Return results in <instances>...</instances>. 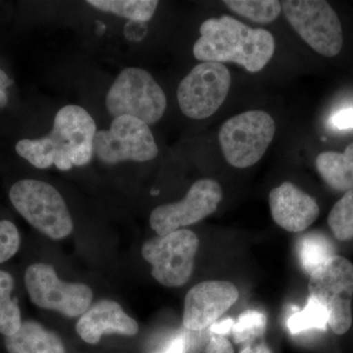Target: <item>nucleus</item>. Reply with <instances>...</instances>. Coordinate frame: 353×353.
Listing matches in <instances>:
<instances>
[{
  "label": "nucleus",
  "instance_id": "nucleus-1",
  "mask_svg": "<svg viewBox=\"0 0 353 353\" xmlns=\"http://www.w3.org/2000/svg\"><path fill=\"white\" fill-rule=\"evenodd\" d=\"M94 118L79 105L64 106L55 115L52 130L43 138L18 141L16 152L39 169L55 165L61 171L85 166L94 157L97 134Z\"/></svg>",
  "mask_w": 353,
  "mask_h": 353
},
{
  "label": "nucleus",
  "instance_id": "nucleus-2",
  "mask_svg": "<svg viewBox=\"0 0 353 353\" xmlns=\"http://www.w3.org/2000/svg\"><path fill=\"white\" fill-rule=\"evenodd\" d=\"M194 55L202 62H233L246 71H261L275 53V39L264 29H253L241 21L222 16L204 21Z\"/></svg>",
  "mask_w": 353,
  "mask_h": 353
},
{
  "label": "nucleus",
  "instance_id": "nucleus-3",
  "mask_svg": "<svg viewBox=\"0 0 353 353\" xmlns=\"http://www.w3.org/2000/svg\"><path fill=\"white\" fill-rule=\"evenodd\" d=\"M9 197L21 216L50 239L61 240L73 231L66 202L50 183L31 179L21 180L14 183Z\"/></svg>",
  "mask_w": 353,
  "mask_h": 353
},
{
  "label": "nucleus",
  "instance_id": "nucleus-4",
  "mask_svg": "<svg viewBox=\"0 0 353 353\" xmlns=\"http://www.w3.org/2000/svg\"><path fill=\"white\" fill-rule=\"evenodd\" d=\"M105 104L114 118L132 116L150 126L163 117L167 99L150 72L129 67L121 72L109 88Z\"/></svg>",
  "mask_w": 353,
  "mask_h": 353
},
{
  "label": "nucleus",
  "instance_id": "nucleus-5",
  "mask_svg": "<svg viewBox=\"0 0 353 353\" xmlns=\"http://www.w3.org/2000/svg\"><path fill=\"white\" fill-rule=\"evenodd\" d=\"M309 296L326 309L328 326L336 334H345L352 325L353 264L334 255L310 274Z\"/></svg>",
  "mask_w": 353,
  "mask_h": 353
},
{
  "label": "nucleus",
  "instance_id": "nucleus-6",
  "mask_svg": "<svg viewBox=\"0 0 353 353\" xmlns=\"http://www.w3.org/2000/svg\"><path fill=\"white\" fill-rule=\"evenodd\" d=\"M275 132V121L264 111H248L230 118L219 132L225 159L236 168L252 166L263 157Z\"/></svg>",
  "mask_w": 353,
  "mask_h": 353
},
{
  "label": "nucleus",
  "instance_id": "nucleus-7",
  "mask_svg": "<svg viewBox=\"0 0 353 353\" xmlns=\"http://www.w3.org/2000/svg\"><path fill=\"white\" fill-rule=\"evenodd\" d=\"M285 18L297 34L316 52L336 57L343 44L340 18L324 0H285L281 2Z\"/></svg>",
  "mask_w": 353,
  "mask_h": 353
},
{
  "label": "nucleus",
  "instance_id": "nucleus-8",
  "mask_svg": "<svg viewBox=\"0 0 353 353\" xmlns=\"http://www.w3.org/2000/svg\"><path fill=\"white\" fill-rule=\"evenodd\" d=\"M199 240L190 230H178L146 241L141 253L152 264V277L165 287L185 285L194 271Z\"/></svg>",
  "mask_w": 353,
  "mask_h": 353
},
{
  "label": "nucleus",
  "instance_id": "nucleus-9",
  "mask_svg": "<svg viewBox=\"0 0 353 353\" xmlns=\"http://www.w3.org/2000/svg\"><path fill=\"white\" fill-rule=\"evenodd\" d=\"M94 150L97 158L106 165L150 161L158 155L150 126L132 116L114 118L108 130L97 132Z\"/></svg>",
  "mask_w": 353,
  "mask_h": 353
},
{
  "label": "nucleus",
  "instance_id": "nucleus-10",
  "mask_svg": "<svg viewBox=\"0 0 353 353\" xmlns=\"http://www.w3.org/2000/svg\"><path fill=\"white\" fill-rule=\"evenodd\" d=\"M231 75L225 65L202 62L183 79L176 97L181 110L194 120L210 117L226 101Z\"/></svg>",
  "mask_w": 353,
  "mask_h": 353
},
{
  "label": "nucleus",
  "instance_id": "nucleus-11",
  "mask_svg": "<svg viewBox=\"0 0 353 353\" xmlns=\"http://www.w3.org/2000/svg\"><path fill=\"white\" fill-rule=\"evenodd\" d=\"M25 284L32 303L67 317L83 315L92 305V292L87 285L65 283L51 265L32 264L25 274Z\"/></svg>",
  "mask_w": 353,
  "mask_h": 353
},
{
  "label": "nucleus",
  "instance_id": "nucleus-12",
  "mask_svg": "<svg viewBox=\"0 0 353 353\" xmlns=\"http://www.w3.org/2000/svg\"><path fill=\"white\" fill-rule=\"evenodd\" d=\"M222 197L219 183L212 179H201L190 187L182 201L155 208L150 214V227L163 236L196 224L215 212Z\"/></svg>",
  "mask_w": 353,
  "mask_h": 353
},
{
  "label": "nucleus",
  "instance_id": "nucleus-13",
  "mask_svg": "<svg viewBox=\"0 0 353 353\" xmlns=\"http://www.w3.org/2000/svg\"><path fill=\"white\" fill-rule=\"evenodd\" d=\"M239 290L228 281H205L194 285L185 299L183 324L192 332L210 328L239 299Z\"/></svg>",
  "mask_w": 353,
  "mask_h": 353
},
{
  "label": "nucleus",
  "instance_id": "nucleus-14",
  "mask_svg": "<svg viewBox=\"0 0 353 353\" xmlns=\"http://www.w3.org/2000/svg\"><path fill=\"white\" fill-rule=\"evenodd\" d=\"M269 205L274 222L290 233H301L317 220L320 208L314 197L290 182L271 190Z\"/></svg>",
  "mask_w": 353,
  "mask_h": 353
},
{
  "label": "nucleus",
  "instance_id": "nucleus-15",
  "mask_svg": "<svg viewBox=\"0 0 353 353\" xmlns=\"http://www.w3.org/2000/svg\"><path fill=\"white\" fill-rule=\"evenodd\" d=\"M76 330L83 341L97 345L104 334L134 336L139 332V324L123 310L119 303L101 301L90 306L81 316Z\"/></svg>",
  "mask_w": 353,
  "mask_h": 353
},
{
  "label": "nucleus",
  "instance_id": "nucleus-16",
  "mask_svg": "<svg viewBox=\"0 0 353 353\" xmlns=\"http://www.w3.org/2000/svg\"><path fill=\"white\" fill-rule=\"evenodd\" d=\"M8 353H66L59 336L34 321L22 322L17 333L6 336Z\"/></svg>",
  "mask_w": 353,
  "mask_h": 353
},
{
  "label": "nucleus",
  "instance_id": "nucleus-17",
  "mask_svg": "<svg viewBox=\"0 0 353 353\" xmlns=\"http://www.w3.org/2000/svg\"><path fill=\"white\" fill-rule=\"evenodd\" d=\"M315 164L318 173L332 189L345 192L353 190V143L343 153H320Z\"/></svg>",
  "mask_w": 353,
  "mask_h": 353
},
{
  "label": "nucleus",
  "instance_id": "nucleus-18",
  "mask_svg": "<svg viewBox=\"0 0 353 353\" xmlns=\"http://www.w3.org/2000/svg\"><path fill=\"white\" fill-rule=\"evenodd\" d=\"M299 263L310 275L320 265L334 256V246L331 240L320 233L304 234L297 241Z\"/></svg>",
  "mask_w": 353,
  "mask_h": 353
},
{
  "label": "nucleus",
  "instance_id": "nucleus-19",
  "mask_svg": "<svg viewBox=\"0 0 353 353\" xmlns=\"http://www.w3.org/2000/svg\"><path fill=\"white\" fill-rule=\"evenodd\" d=\"M87 3L103 12L134 22H148L154 15L158 6L155 0H88Z\"/></svg>",
  "mask_w": 353,
  "mask_h": 353
},
{
  "label": "nucleus",
  "instance_id": "nucleus-20",
  "mask_svg": "<svg viewBox=\"0 0 353 353\" xmlns=\"http://www.w3.org/2000/svg\"><path fill=\"white\" fill-rule=\"evenodd\" d=\"M13 289L12 276L0 271V333L6 336L17 333L22 325L17 299L11 297Z\"/></svg>",
  "mask_w": 353,
  "mask_h": 353
},
{
  "label": "nucleus",
  "instance_id": "nucleus-21",
  "mask_svg": "<svg viewBox=\"0 0 353 353\" xmlns=\"http://www.w3.org/2000/svg\"><path fill=\"white\" fill-rule=\"evenodd\" d=\"M224 3L234 13L259 24L274 22L282 12L278 0H226Z\"/></svg>",
  "mask_w": 353,
  "mask_h": 353
},
{
  "label": "nucleus",
  "instance_id": "nucleus-22",
  "mask_svg": "<svg viewBox=\"0 0 353 353\" xmlns=\"http://www.w3.org/2000/svg\"><path fill=\"white\" fill-rule=\"evenodd\" d=\"M329 315L326 309L309 296L307 303L303 310H296L288 320L290 333L296 334L308 330H326Z\"/></svg>",
  "mask_w": 353,
  "mask_h": 353
},
{
  "label": "nucleus",
  "instance_id": "nucleus-23",
  "mask_svg": "<svg viewBox=\"0 0 353 353\" xmlns=\"http://www.w3.org/2000/svg\"><path fill=\"white\" fill-rule=\"evenodd\" d=\"M328 224L336 240H353V190L345 192L334 204L330 211Z\"/></svg>",
  "mask_w": 353,
  "mask_h": 353
},
{
  "label": "nucleus",
  "instance_id": "nucleus-24",
  "mask_svg": "<svg viewBox=\"0 0 353 353\" xmlns=\"http://www.w3.org/2000/svg\"><path fill=\"white\" fill-rule=\"evenodd\" d=\"M267 327L265 313L259 310H246L239 316L234 322L232 333L236 343H248L255 341L263 336Z\"/></svg>",
  "mask_w": 353,
  "mask_h": 353
},
{
  "label": "nucleus",
  "instance_id": "nucleus-25",
  "mask_svg": "<svg viewBox=\"0 0 353 353\" xmlns=\"http://www.w3.org/2000/svg\"><path fill=\"white\" fill-rule=\"evenodd\" d=\"M20 248V234L10 221H0V263L16 254Z\"/></svg>",
  "mask_w": 353,
  "mask_h": 353
},
{
  "label": "nucleus",
  "instance_id": "nucleus-26",
  "mask_svg": "<svg viewBox=\"0 0 353 353\" xmlns=\"http://www.w3.org/2000/svg\"><path fill=\"white\" fill-rule=\"evenodd\" d=\"M189 338L183 333L176 334L165 343L164 347L152 353H188Z\"/></svg>",
  "mask_w": 353,
  "mask_h": 353
},
{
  "label": "nucleus",
  "instance_id": "nucleus-27",
  "mask_svg": "<svg viewBox=\"0 0 353 353\" xmlns=\"http://www.w3.org/2000/svg\"><path fill=\"white\" fill-rule=\"evenodd\" d=\"M205 353H234V350L226 336L211 333Z\"/></svg>",
  "mask_w": 353,
  "mask_h": 353
},
{
  "label": "nucleus",
  "instance_id": "nucleus-28",
  "mask_svg": "<svg viewBox=\"0 0 353 353\" xmlns=\"http://www.w3.org/2000/svg\"><path fill=\"white\" fill-rule=\"evenodd\" d=\"M331 124L336 129L345 130L353 128V108L343 109L331 118Z\"/></svg>",
  "mask_w": 353,
  "mask_h": 353
},
{
  "label": "nucleus",
  "instance_id": "nucleus-29",
  "mask_svg": "<svg viewBox=\"0 0 353 353\" xmlns=\"http://www.w3.org/2000/svg\"><path fill=\"white\" fill-rule=\"evenodd\" d=\"M13 85V81L6 75V72L0 69V108H3L8 102L6 90Z\"/></svg>",
  "mask_w": 353,
  "mask_h": 353
},
{
  "label": "nucleus",
  "instance_id": "nucleus-30",
  "mask_svg": "<svg viewBox=\"0 0 353 353\" xmlns=\"http://www.w3.org/2000/svg\"><path fill=\"white\" fill-rule=\"evenodd\" d=\"M234 324V321L232 318H227V319L222 320V321L215 322L210 327V333L226 336L233 329Z\"/></svg>",
  "mask_w": 353,
  "mask_h": 353
},
{
  "label": "nucleus",
  "instance_id": "nucleus-31",
  "mask_svg": "<svg viewBox=\"0 0 353 353\" xmlns=\"http://www.w3.org/2000/svg\"><path fill=\"white\" fill-rule=\"evenodd\" d=\"M240 353H272V352L266 343H256L255 341H252V343L245 345Z\"/></svg>",
  "mask_w": 353,
  "mask_h": 353
}]
</instances>
